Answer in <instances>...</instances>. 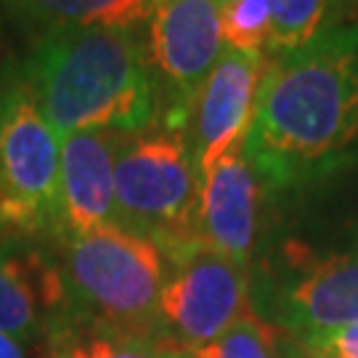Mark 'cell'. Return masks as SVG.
I'll return each instance as SVG.
<instances>
[{"label":"cell","instance_id":"4","mask_svg":"<svg viewBox=\"0 0 358 358\" xmlns=\"http://www.w3.org/2000/svg\"><path fill=\"white\" fill-rule=\"evenodd\" d=\"M64 282L72 310L88 313L96 329L149 337L170 260L154 242L120 226L66 239Z\"/></svg>","mask_w":358,"mask_h":358},{"label":"cell","instance_id":"9","mask_svg":"<svg viewBox=\"0 0 358 358\" xmlns=\"http://www.w3.org/2000/svg\"><path fill=\"white\" fill-rule=\"evenodd\" d=\"M266 69V53L223 48L196 96L192 112V157L199 178L234 143L247 138L255 112L257 85Z\"/></svg>","mask_w":358,"mask_h":358},{"label":"cell","instance_id":"16","mask_svg":"<svg viewBox=\"0 0 358 358\" xmlns=\"http://www.w3.org/2000/svg\"><path fill=\"white\" fill-rule=\"evenodd\" d=\"M183 358H279V337L257 313L247 310L231 329Z\"/></svg>","mask_w":358,"mask_h":358},{"label":"cell","instance_id":"13","mask_svg":"<svg viewBox=\"0 0 358 358\" xmlns=\"http://www.w3.org/2000/svg\"><path fill=\"white\" fill-rule=\"evenodd\" d=\"M154 0H22L16 22L38 32L64 27L136 29L149 22Z\"/></svg>","mask_w":358,"mask_h":358},{"label":"cell","instance_id":"1","mask_svg":"<svg viewBox=\"0 0 358 358\" xmlns=\"http://www.w3.org/2000/svg\"><path fill=\"white\" fill-rule=\"evenodd\" d=\"M244 157L276 192L303 189L356 165L358 22L266 59Z\"/></svg>","mask_w":358,"mask_h":358},{"label":"cell","instance_id":"2","mask_svg":"<svg viewBox=\"0 0 358 358\" xmlns=\"http://www.w3.org/2000/svg\"><path fill=\"white\" fill-rule=\"evenodd\" d=\"M59 141L80 130L143 133L159 120L143 40L133 29L64 27L40 32L19 66Z\"/></svg>","mask_w":358,"mask_h":358},{"label":"cell","instance_id":"12","mask_svg":"<svg viewBox=\"0 0 358 358\" xmlns=\"http://www.w3.org/2000/svg\"><path fill=\"white\" fill-rule=\"evenodd\" d=\"M282 319L306 345L358 324V250L306 263L282 294Z\"/></svg>","mask_w":358,"mask_h":358},{"label":"cell","instance_id":"18","mask_svg":"<svg viewBox=\"0 0 358 358\" xmlns=\"http://www.w3.org/2000/svg\"><path fill=\"white\" fill-rule=\"evenodd\" d=\"M313 358H358V324H350L340 332L308 343Z\"/></svg>","mask_w":358,"mask_h":358},{"label":"cell","instance_id":"6","mask_svg":"<svg viewBox=\"0 0 358 358\" xmlns=\"http://www.w3.org/2000/svg\"><path fill=\"white\" fill-rule=\"evenodd\" d=\"M143 40L165 130L192 122L196 96L223 53L217 0H154Z\"/></svg>","mask_w":358,"mask_h":358},{"label":"cell","instance_id":"22","mask_svg":"<svg viewBox=\"0 0 358 358\" xmlns=\"http://www.w3.org/2000/svg\"><path fill=\"white\" fill-rule=\"evenodd\" d=\"M350 3H353V8H358V0H350Z\"/></svg>","mask_w":358,"mask_h":358},{"label":"cell","instance_id":"14","mask_svg":"<svg viewBox=\"0 0 358 358\" xmlns=\"http://www.w3.org/2000/svg\"><path fill=\"white\" fill-rule=\"evenodd\" d=\"M271 13L268 53L294 51L343 27L356 11L350 0H266Z\"/></svg>","mask_w":358,"mask_h":358},{"label":"cell","instance_id":"5","mask_svg":"<svg viewBox=\"0 0 358 358\" xmlns=\"http://www.w3.org/2000/svg\"><path fill=\"white\" fill-rule=\"evenodd\" d=\"M62 141L32 90L13 72L0 88V223L22 236L51 234L59 205Z\"/></svg>","mask_w":358,"mask_h":358},{"label":"cell","instance_id":"15","mask_svg":"<svg viewBox=\"0 0 358 358\" xmlns=\"http://www.w3.org/2000/svg\"><path fill=\"white\" fill-rule=\"evenodd\" d=\"M56 358H183L186 348L170 337H138L106 329L72 332L66 329L51 345Z\"/></svg>","mask_w":358,"mask_h":358},{"label":"cell","instance_id":"24","mask_svg":"<svg viewBox=\"0 0 358 358\" xmlns=\"http://www.w3.org/2000/svg\"><path fill=\"white\" fill-rule=\"evenodd\" d=\"M310 358H313V356H310Z\"/></svg>","mask_w":358,"mask_h":358},{"label":"cell","instance_id":"11","mask_svg":"<svg viewBox=\"0 0 358 358\" xmlns=\"http://www.w3.org/2000/svg\"><path fill=\"white\" fill-rule=\"evenodd\" d=\"M260 196L263 180L244 157V141L234 143L202 176L199 234L207 250L247 266L255 252Z\"/></svg>","mask_w":358,"mask_h":358},{"label":"cell","instance_id":"20","mask_svg":"<svg viewBox=\"0 0 358 358\" xmlns=\"http://www.w3.org/2000/svg\"><path fill=\"white\" fill-rule=\"evenodd\" d=\"M11 59H8V45H6V35H3V22H0V88H3V83L8 80V75L13 72Z\"/></svg>","mask_w":358,"mask_h":358},{"label":"cell","instance_id":"21","mask_svg":"<svg viewBox=\"0 0 358 358\" xmlns=\"http://www.w3.org/2000/svg\"><path fill=\"white\" fill-rule=\"evenodd\" d=\"M19 3L22 0H0V13H8L16 19V13H19Z\"/></svg>","mask_w":358,"mask_h":358},{"label":"cell","instance_id":"3","mask_svg":"<svg viewBox=\"0 0 358 358\" xmlns=\"http://www.w3.org/2000/svg\"><path fill=\"white\" fill-rule=\"evenodd\" d=\"M202 178L180 130H143L125 138L115 162V223L154 242L170 266L202 244Z\"/></svg>","mask_w":358,"mask_h":358},{"label":"cell","instance_id":"8","mask_svg":"<svg viewBox=\"0 0 358 358\" xmlns=\"http://www.w3.org/2000/svg\"><path fill=\"white\" fill-rule=\"evenodd\" d=\"M72 303L64 273L32 244L29 236L0 234V332L19 343H40L48 348L69 329Z\"/></svg>","mask_w":358,"mask_h":358},{"label":"cell","instance_id":"17","mask_svg":"<svg viewBox=\"0 0 358 358\" xmlns=\"http://www.w3.org/2000/svg\"><path fill=\"white\" fill-rule=\"evenodd\" d=\"M220 35L229 48L266 53L271 43V13L266 0H217Z\"/></svg>","mask_w":358,"mask_h":358},{"label":"cell","instance_id":"10","mask_svg":"<svg viewBox=\"0 0 358 358\" xmlns=\"http://www.w3.org/2000/svg\"><path fill=\"white\" fill-rule=\"evenodd\" d=\"M125 138L128 133L115 130H80L62 138L56 239L115 226V162Z\"/></svg>","mask_w":358,"mask_h":358},{"label":"cell","instance_id":"23","mask_svg":"<svg viewBox=\"0 0 358 358\" xmlns=\"http://www.w3.org/2000/svg\"><path fill=\"white\" fill-rule=\"evenodd\" d=\"M3 231H6V229H3V223H0V234H3Z\"/></svg>","mask_w":358,"mask_h":358},{"label":"cell","instance_id":"19","mask_svg":"<svg viewBox=\"0 0 358 358\" xmlns=\"http://www.w3.org/2000/svg\"><path fill=\"white\" fill-rule=\"evenodd\" d=\"M0 358H29V353L16 337L0 332Z\"/></svg>","mask_w":358,"mask_h":358},{"label":"cell","instance_id":"7","mask_svg":"<svg viewBox=\"0 0 358 358\" xmlns=\"http://www.w3.org/2000/svg\"><path fill=\"white\" fill-rule=\"evenodd\" d=\"M170 268L176 273L159 294L157 316L186 350L213 343L250 310L247 266L199 244Z\"/></svg>","mask_w":358,"mask_h":358}]
</instances>
